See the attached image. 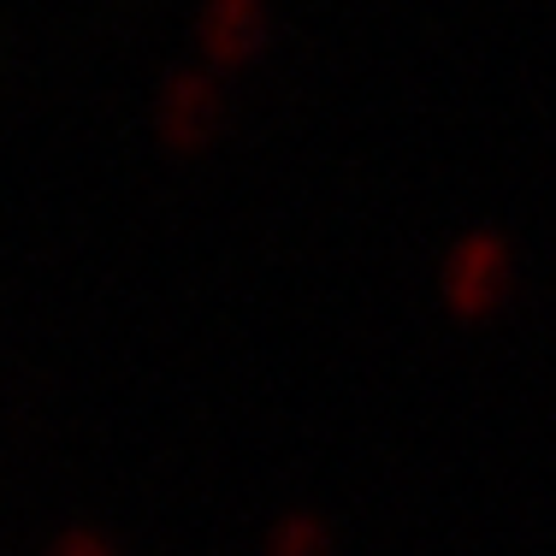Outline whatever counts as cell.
<instances>
[{
  "instance_id": "cell-1",
  "label": "cell",
  "mask_w": 556,
  "mask_h": 556,
  "mask_svg": "<svg viewBox=\"0 0 556 556\" xmlns=\"http://www.w3.org/2000/svg\"><path fill=\"white\" fill-rule=\"evenodd\" d=\"M515 285V249L509 237L497 231H473L450 249L444 261V302L462 314V320H485L497 302H509Z\"/></svg>"
}]
</instances>
